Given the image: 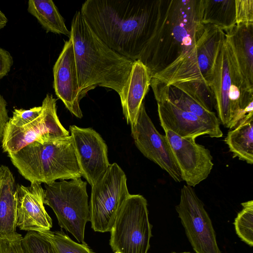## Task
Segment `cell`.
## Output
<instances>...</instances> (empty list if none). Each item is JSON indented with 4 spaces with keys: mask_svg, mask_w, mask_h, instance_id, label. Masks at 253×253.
Segmentation results:
<instances>
[{
    "mask_svg": "<svg viewBox=\"0 0 253 253\" xmlns=\"http://www.w3.org/2000/svg\"><path fill=\"white\" fill-rule=\"evenodd\" d=\"M162 2V0H87L80 11L101 41L134 61L156 32Z\"/></svg>",
    "mask_w": 253,
    "mask_h": 253,
    "instance_id": "1",
    "label": "cell"
},
{
    "mask_svg": "<svg viewBox=\"0 0 253 253\" xmlns=\"http://www.w3.org/2000/svg\"><path fill=\"white\" fill-rule=\"evenodd\" d=\"M70 31L81 98L99 86L115 91L123 106L133 61L101 41L89 28L80 10L74 15Z\"/></svg>",
    "mask_w": 253,
    "mask_h": 253,
    "instance_id": "2",
    "label": "cell"
},
{
    "mask_svg": "<svg viewBox=\"0 0 253 253\" xmlns=\"http://www.w3.org/2000/svg\"><path fill=\"white\" fill-rule=\"evenodd\" d=\"M199 0H162L156 32L138 60L151 76L181 61L203 33Z\"/></svg>",
    "mask_w": 253,
    "mask_h": 253,
    "instance_id": "3",
    "label": "cell"
},
{
    "mask_svg": "<svg viewBox=\"0 0 253 253\" xmlns=\"http://www.w3.org/2000/svg\"><path fill=\"white\" fill-rule=\"evenodd\" d=\"M20 174L31 183L81 177L71 136L37 141L7 154Z\"/></svg>",
    "mask_w": 253,
    "mask_h": 253,
    "instance_id": "4",
    "label": "cell"
},
{
    "mask_svg": "<svg viewBox=\"0 0 253 253\" xmlns=\"http://www.w3.org/2000/svg\"><path fill=\"white\" fill-rule=\"evenodd\" d=\"M209 85L215 100L217 118L224 127L231 129L247 115L253 114V89L244 80L225 36Z\"/></svg>",
    "mask_w": 253,
    "mask_h": 253,
    "instance_id": "5",
    "label": "cell"
},
{
    "mask_svg": "<svg viewBox=\"0 0 253 253\" xmlns=\"http://www.w3.org/2000/svg\"><path fill=\"white\" fill-rule=\"evenodd\" d=\"M86 185L81 177L44 183V204L52 209L60 227L81 244L86 243L85 227L90 221Z\"/></svg>",
    "mask_w": 253,
    "mask_h": 253,
    "instance_id": "6",
    "label": "cell"
},
{
    "mask_svg": "<svg viewBox=\"0 0 253 253\" xmlns=\"http://www.w3.org/2000/svg\"><path fill=\"white\" fill-rule=\"evenodd\" d=\"M224 32L213 25H205L195 45L180 62L153 76L168 85L190 81H211L214 63L224 40Z\"/></svg>",
    "mask_w": 253,
    "mask_h": 253,
    "instance_id": "7",
    "label": "cell"
},
{
    "mask_svg": "<svg viewBox=\"0 0 253 253\" xmlns=\"http://www.w3.org/2000/svg\"><path fill=\"white\" fill-rule=\"evenodd\" d=\"M110 245L115 253H148L152 237L147 202L129 194L122 204L110 231Z\"/></svg>",
    "mask_w": 253,
    "mask_h": 253,
    "instance_id": "8",
    "label": "cell"
},
{
    "mask_svg": "<svg viewBox=\"0 0 253 253\" xmlns=\"http://www.w3.org/2000/svg\"><path fill=\"white\" fill-rule=\"evenodd\" d=\"M90 221L95 232H110L122 204L130 194L125 172L117 164L91 186Z\"/></svg>",
    "mask_w": 253,
    "mask_h": 253,
    "instance_id": "9",
    "label": "cell"
},
{
    "mask_svg": "<svg viewBox=\"0 0 253 253\" xmlns=\"http://www.w3.org/2000/svg\"><path fill=\"white\" fill-rule=\"evenodd\" d=\"M56 99L47 93L42 102L41 114L29 124L17 127L5 125L1 139L3 152H16L34 141L41 143L70 135L60 123L57 114Z\"/></svg>",
    "mask_w": 253,
    "mask_h": 253,
    "instance_id": "10",
    "label": "cell"
},
{
    "mask_svg": "<svg viewBox=\"0 0 253 253\" xmlns=\"http://www.w3.org/2000/svg\"><path fill=\"white\" fill-rule=\"evenodd\" d=\"M175 209L196 253H221L211 220L191 186H183Z\"/></svg>",
    "mask_w": 253,
    "mask_h": 253,
    "instance_id": "11",
    "label": "cell"
},
{
    "mask_svg": "<svg viewBox=\"0 0 253 253\" xmlns=\"http://www.w3.org/2000/svg\"><path fill=\"white\" fill-rule=\"evenodd\" d=\"M131 131L135 146L146 158L166 171L175 181H182L168 140L155 127L146 112L143 102L136 121L131 126Z\"/></svg>",
    "mask_w": 253,
    "mask_h": 253,
    "instance_id": "12",
    "label": "cell"
},
{
    "mask_svg": "<svg viewBox=\"0 0 253 253\" xmlns=\"http://www.w3.org/2000/svg\"><path fill=\"white\" fill-rule=\"evenodd\" d=\"M150 86L157 101L161 126L164 130H170L183 138L196 139L204 135L212 138L223 136L221 130L215 128L195 115L179 108L169 101L162 82L151 78Z\"/></svg>",
    "mask_w": 253,
    "mask_h": 253,
    "instance_id": "13",
    "label": "cell"
},
{
    "mask_svg": "<svg viewBox=\"0 0 253 253\" xmlns=\"http://www.w3.org/2000/svg\"><path fill=\"white\" fill-rule=\"evenodd\" d=\"M69 130L82 176L92 186L111 165L107 146L101 136L91 128L72 125Z\"/></svg>",
    "mask_w": 253,
    "mask_h": 253,
    "instance_id": "14",
    "label": "cell"
},
{
    "mask_svg": "<svg viewBox=\"0 0 253 253\" xmlns=\"http://www.w3.org/2000/svg\"><path fill=\"white\" fill-rule=\"evenodd\" d=\"M164 131L182 181L187 185L194 187L206 179L213 166L210 150L197 143L195 138H183L170 130Z\"/></svg>",
    "mask_w": 253,
    "mask_h": 253,
    "instance_id": "15",
    "label": "cell"
},
{
    "mask_svg": "<svg viewBox=\"0 0 253 253\" xmlns=\"http://www.w3.org/2000/svg\"><path fill=\"white\" fill-rule=\"evenodd\" d=\"M53 88L56 96L71 114L78 118L83 117L80 106L82 99L78 84V73L71 37L65 42L53 68Z\"/></svg>",
    "mask_w": 253,
    "mask_h": 253,
    "instance_id": "16",
    "label": "cell"
},
{
    "mask_svg": "<svg viewBox=\"0 0 253 253\" xmlns=\"http://www.w3.org/2000/svg\"><path fill=\"white\" fill-rule=\"evenodd\" d=\"M44 197L41 183L16 185V225L20 230L40 232L51 228L52 221L44 207Z\"/></svg>",
    "mask_w": 253,
    "mask_h": 253,
    "instance_id": "17",
    "label": "cell"
},
{
    "mask_svg": "<svg viewBox=\"0 0 253 253\" xmlns=\"http://www.w3.org/2000/svg\"><path fill=\"white\" fill-rule=\"evenodd\" d=\"M240 71L253 89V23H240L224 31Z\"/></svg>",
    "mask_w": 253,
    "mask_h": 253,
    "instance_id": "18",
    "label": "cell"
},
{
    "mask_svg": "<svg viewBox=\"0 0 253 253\" xmlns=\"http://www.w3.org/2000/svg\"><path fill=\"white\" fill-rule=\"evenodd\" d=\"M151 76L148 68L140 60L133 61L127 83L126 99L123 106L127 124L134 125L150 86Z\"/></svg>",
    "mask_w": 253,
    "mask_h": 253,
    "instance_id": "19",
    "label": "cell"
},
{
    "mask_svg": "<svg viewBox=\"0 0 253 253\" xmlns=\"http://www.w3.org/2000/svg\"><path fill=\"white\" fill-rule=\"evenodd\" d=\"M16 185L9 168L1 165L0 167V236L16 232Z\"/></svg>",
    "mask_w": 253,
    "mask_h": 253,
    "instance_id": "20",
    "label": "cell"
},
{
    "mask_svg": "<svg viewBox=\"0 0 253 253\" xmlns=\"http://www.w3.org/2000/svg\"><path fill=\"white\" fill-rule=\"evenodd\" d=\"M198 17L203 25L228 30L236 24L235 0H199Z\"/></svg>",
    "mask_w": 253,
    "mask_h": 253,
    "instance_id": "21",
    "label": "cell"
},
{
    "mask_svg": "<svg viewBox=\"0 0 253 253\" xmlns=\"http://www.w3.org/2000/svg\"><path fill=\"white\" fill-rule=\"evenodd\" d=\"M225 142L233 158L253 164V114L247 115L229 130Z\"/></svg>",
    "mask_w": 253,
    "mask_h": 253,
    "instance_id": "22",
    "label": "cell"
},
{
    "mask_svg": "<svg viewBox=\"0 0 253 253\" xmlns=\"http://www.w3.org/2000/svg\"><path fill=\"white\" fill-rule=\"evenodd\" d=\"M27 10L47 32L70 37L71 31L67 29L64 19L52 0H29Z\"/></svg>",
    "mask_w": 253,
    "mask_h": 253,
    "instance_id": "23",
    "label": "cell"
},
{
    "mask_svg": "<svg viewBox=\"0 0 253 253\" xmlns=\"http://www.w3.org/2000/svg\"><path fill=\"white\" fill-rule=\"evenodd\" d=\"M163 84L167 98L174 105L195 115L215 128L221 130L219 121L214 112L207 110L187 93L174 85H167L164 83Z\"/></svg>",
    "mask_w": 253,
    "mask_h": 253,
    "instance_id": "24",
    "label": "cell"
},
{
    "mask_svg": "<svg viewBox=\"0 0 253 253\" xmlns=\"http://www.w3.org/2000/svg\"><path fill=\"white\" fill-rule=\"evenodd\" d=\"M178 87L208 111L215 109V100L210 85L205 81H190L171 84Z\"/></svg>",
    "mask_w": 253,
    "mask_h": 253,
    "instance_id": "25",
    "label": "cell"
},
{
    "mask_svg": "<svg viewBox=\"0 0 253 253\" xmlns=\"http://www.w3.org/2000/svg\"><path fill=\"white\" fill-rule=\"evenodd\" d=\"M51 244L56 253H96L86 243L81 244L72 240L62 230L39 232Z\"/></svg>",
    "mask_w": 253,
    "mask_h": 253,
    "instance_id": "26",
    "label": "cell"
},
{
    "mask_svg": "<svg viewBox=\"0 0 253 253\" xmlns=\"http://www.w3.org/2000/svg\"><path fill=\"white\" fill-rule=\"evenodd\" d=\"M242 210L238 213L234 224L238 237L250 247L253 246V201L241 203Z\"/></svg>",
    "mask_w": 253,
    "mask_h": 253,
    "instance_id": "27",
    "label": "cell"
},
{
    "mask_svg": "<svg viewBox=\"0 0 253 253\" xmlns=\"http://www.w3.org/2000/svg\"><path fill=\"white\" fill-rule=\"evenodd\" d=\"M23 253H56L50 242L39 232H28L21 241Z\"/></svg>",
    "mask_w": 253,
    "mask_h": 253,
    "instance_id": "28",
    "label": "cell"
},
{
    "mask_svg": "<svg viewBox=\"0 0 253 253\" xmlns=\"http://www.w3.org/2000/svg\"><path fill=\"white\" fill-rule=\"evenodd\" d=\"M42 107H34L29 110L15 109L12 117L7 122L17 127L23 126L32 122L42 113Z\"/></svg>",
    "mask_w": 253,
    "mask_h": 253,
    "instance_id": "29",
    "label": "cell"
},
{
    "mask_svg": "<svg viewBox=\"0 0 253 253\" xmlns=\"http://www.w3.org/2000/svg\"><path fill=\"white\" fill-rule=\"evenodd\" d=\"M236 24L253 23V0H235Z\"/></svg>",
    "mask_w": 253,
    "mask_h": 253,
    "instance_id": "30",
    "label": "cell"
},
{
    "mask_svg": "<svg viewBox=\"0 0 253 253\" xmlns=\"http://www.w3.org/2000/svg\"><path fill=\"white\" fill-rule=\"evenodd\" d=\"M13 63V58L10 53L0 47V79L8 74Z\"/></svg>",
    "mask_w": 253,
    "mask_h": 253,
    "instance_id": "31",
    "label": "cell"
},
{
    "mask_svg": "<svg viewBox=\"0 0 253 253\" xmlns=\"http://www.w3.org/2000/svg\"><path fill=\"white\" fill-rule=\"evenodd\" d=\"M6 106L7 103L5 100L0 95V141L2 139L5 125L9 119Z\"/></svg>",
    "mask_w": 253,
    "mask_h": 253,
    "instance_id": "32",
    "label": "cell"
},
{
    "mask_svg": "<svg viewBox=\"0 0 253 253\" xmlns=\"http://www.w3.org/2000/svg\"><path fill=\"white\" fill-rule=\"evenodd\" d=\"M8 20L4 14L0 10V29L4 28L7 23Z\"/></svg>",
    "mask_w": 253,
    "mask_h": 253,
    "instance_id": "33",
    "label": "cell"
},
{
    "mask_svg": "<svg viewBox=\"0 0 253 253\" xmlns=\"http://www.w3.org/2000/svg\"><path fill=\"white\" fill-rule=\"evenodd\" d=\"M171 253H191L190 252H181V253H176V252H172Z\"/></svg>",
    "mask_w": 253,
    "mask_h": 253,
    "instance_id": "34",
    "label": "cell"
}]
</instances>
